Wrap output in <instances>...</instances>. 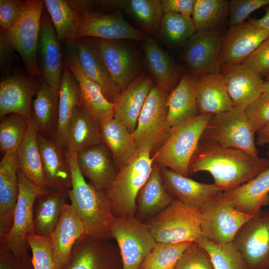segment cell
<instances>
[{
    "label": "cell",
    "instance_id": "obj_1",
    "mask_svg": "<svg viewBox=\"0 0 269 269\" xmlns=\"http://www.w3.org/2000/svg\"><path fill=\"white\" fill-rule=\"evenodd\" d=\"M268 168V159L200 140L190 160L188 175L208 171L214 184L225 192L248 182Z\"/></svg>",
    "mask_w": 269,
    "mask_h": 269
},
{
    "label": "cell",
    "instance_id": "obj_2",
    "mask_svg": "<svg viewBox=\"0 0 269 269\" xmlns=\"http://www.w3.org/2000/svg\"><path fill=\"white\" fill-rule=\"evenodd\" d=\"M65 154L72 176V187L69 191L70 205L83 222L87 235L111 239L110 226L114 216L105 191L86 181L77 164V153L65 151Z\"/></svg>",
    "mask_w": 269,
    "mask_h": 269
},
{
    "label": "cell",
    "instance_id": "obj_3",
    "mask_svg": "<svg viewBox=\"0 0 269 269\" xmlns=\"http://www.w3.org/2000/svg\"><path fill=\"white\" fill-rule=\"evenodd\" d=\"M153 164L150 150L139 147L118 169L105 191L114 217L135 216L137 194L149 177Z\"/></svg>",
    "mask_w": 269,
    "mask_h": 269
},
{
    "label": "cell",
    "instance_id": "obj_4",
    "mask_svg": "<svg viewBox=\"0 0 269 269\" xmlns=\"http://www.w3.org/2000/svg\"><path fill=\"white\" fill-rule=\"evenodd\" d=\"M214 115H199L171 128L168 137L151 156L154 163L188 177L190 160Z\"/></svg>",
    "mask_w": 269,
    "mask_h": 269
},
{
    "label": "cell",
    "instance_id": "obj_5",
    "mask_svg": "<svg viewBox=\"0 0 269 269\" xmlns=\"http://www.w3.org/2000/svg\"><path fill=\"white\" fill-rule=\"evenodd\" d=\"M44 8V0H26L14 25L6 31H0V39L19 54L28 76L37 80L41 78L37 53Z\"/></svg>",
    "mask_w": 269,
    "mask_h": 269
},
{
    "label": "cell",
    "instance_id": "obj_6",
    "mask_svg": "<svg viewBox=\"0 0 269 269\" xmlns=\"http://www.w3.org/2000/svg\"><path fill=\"white\" fill-rule=\"evenodd\" d=\"M202 212L174 199L172 203L146 223L157 243H197L202 238Z\"/></svg>",
    "mask_w": 269,
    "mask_h": 269
},
{
    "label": "cell",
    "instance_id": "obj_7",
    "mask_svg": "<svg viewBox=\"0 0 269 269\" xmlns=\"http://www.w3.org/2000/svg\"><path fill=\"white\" fill-rule=\"evenodd\" d=\"M245 108L234 107L214 114L206 125L200 140L224 147L243 150L259 157L255 141L256 132L245 113Z\"/></svg>",
    "mask_w": 269,
    "mask_h": 269
},
{
    "label": "cell",
    "instance_id": "obj_8",
    "mask_svg": "<svg viewBox=\"0 0 269 269\" xmlns=\"http://www.w3.org/2000/svg\"><path fill=\"white\" fill-rule=\"evenodd\" d=\"M169 94L157 85L153 86L132 133L137 148H148L151 156L170 133L171 128L167 120Z\"/></svg>",
    "mask_w": 269,
    "mask_h": 269
},
{
    "label": "cell",
    "instance_id": "obj_9",
    "mask_svg": "<svg viewBox=\"0 0 269 269\" xmlns=\"http://www.w3.org/2000/svg\"><path fill=\"white\" fill-rule=\"evenodd\" d=\"M110 234L117 243L122 269H139L157 243L146 223L134 216H114Z\"/></svg>",
    "mask_w": 269,
    "mask_h": 269
},
{
    "label": "cell",
    "instance_id": "obj_10",
    "mask_svg": "<svg viewBox=\"0 0 269 269\" xmlns=\"http://www.w3.org/2000/svg\"><path fill=\"white\" fill-rule=\"evenodd\" d=\"M18 196L13 222L9 232L0 240V251H9L17 256L29 254L27 236L34 233L33 207L35 199L42 188L28 179L19 168Z\"/></svg>",
    "mask_w": 269,
    "mask_h": 269
},
{
    "label": "cell",
    "instance_id": "obj_11",
    "mask_svg": "<svg viewBox=\"0 0 269 269\" xmlns=\"http://www.w3.org/2000/svg\"><path fill=\"white\" fill-rule=\"evenodd\" d=\"M82 17L75 39L87 37L114 41L142 40L143 33L128 23L120 13L104 14L91 10L84 0H67Z\"/></svg>",
    "mask_w": 269,
    "mask_h": 269
},
{
    "label": "cell",
    "instance_id": "obj_12",
    "mask_svg": "<svg viewBox=\"0 0 269 269\" xmlns=\"http://www.w3.org/2000/svg\"><path fill=\"white\" fill-rule=\"evenodd\" d=\"M255 216L237 209L220 192L202 213V238L218 245L231 243L242 226Z\"/></svg>",
    "mask_w": 269,
    "mask_h": 269
},
{
    "label": "cell",
    "instance_id": "obj_13",
    "mask_svg": "<svg viewBox=\"0 0 269 269\" xmlns=\"http://www.w3.org/2000/svg\"><path fill=\"white\" fill-rule=\"evenodd\" d=\"M232 243L247 269H269V210L246 222Z\"/></svg>",
    "mask_w": 269,
    "mask_h": 269
},
{
    "label": "cell",
    "instance_id": "obj_14",
    "mask_svg": "<svg viewBox=\"0 0 269 269\" xmlns=\"http://www.w3.org/2000/svg\"><path fill=\"white\" fill-rule=\"evenodd\" d=\"M109 240L85 235L76 242L63 269H122L118 247Z\"/></svg>",
    "mask_w": 269,
    "mask_h": 269
},
{
    "label": "cell",
    "instance_id": "obj_15",
    "mask_svg": "<svg viewBox=\"0 0 269 269\" xmlns=\"http://www.w3.org/2000/svg\"><path fill=\"white\" fill-rule=\"evenodd\" d=\"M269 36L267 31L248 22L231 27L222 40L219 57L220 68L241 64Z\"/></svg>",
    "mask_w": 269,
    "mask_h": 269
},
{
    "label": "cell",
    "instance_id": "obj_16",
    "mask_svg": "<svg viewBox=\"0 0 269 269\" xmlns=\"http://www.w3.org/2000/svg\"><path fill=\"white\" fill-rule=\"evenodd\" d=\"M224 35L218 30L196 32L189 39L184 60L196 76L220 72L219 53Z\"/></svg>",
    "mask_w": 269,
    "mask_h": 269
},
{
    "label": "cell",
    "instance_id": "obj_17",
    "mask_svg": "<svg viewBox=\"0 0 269 269\" xmlns=\"http://www.w3.org/2000/svg\"><path fill=\"white\" fill-rule=\"evenodd\" d=\"M64 62L78 83L83 106L100 125L113 119L115 103L108 101L99 85L85 75L72 43L67 49Z\"/></svg>",
    "mask_w": 269,
    "mask_h": 269
},
{
    "label": "cell",
    "instance_id": "obj_18",
    "mask_svg": "<svg viewBox=\"0 0 269 269\" xmlns=\"http://www.w3.org/2000/svg\"><path fill=\"white\" fill-rule=\"evenodd\" d=\"M165 187L171 195L185 206L203 212L223 190L215 184L196 181L171 169L160 167Z\"/></svg>",
    "mask_w": 269,
    "mask_h": 269
},
{
    "label": "cell",
    "instance_id": "obj_19",
    "mask_svg": "<svg viewBox=\"0 0 269 269\" xmlns=\"http://www.w3.org/2000/svg\"><path fill=\"white\" fill-rule=\"evenodd\" d=\"M71 43L85 75L99 85L108 101L114 103L121 90L114 82L94 39L79 37Z\"/></svg>",
    "mask_w": 269,
    "mask_h": 269
},
{
    "label": "cell",
    "instance_id": "obj_20",
    "mask_svg": "<svg viewBox=\"0 0 269 269\" xmlns=\"http://www.w3.org/2000/svg\"><path fill=\"white\" fill-rule=\"evenodd\" d=\"M40 84V80L14 74L0 83V117L15 113L28 119L31 116L33 98Z\"/></svg>",
    "mask_w": 269,
    "mask_h": 269
},
{
    "label": "cell",
    "instance_id": "obj_21",
    "mask_svg": "<svg viewBox=\"0 0 269 269\" xmlns=\"http://www.w3.org/2000/svg\"><path fill=\"white\" fill-rule=\"evenodd\" d=\"M86 234L85 226L70 204L66 203L50 234L55 269H63L76 242Z\"/></svg>",
    "mask_w": 269,
    "mask_h": 269
},
{
    "label": "cell",
    "instance_id": "obj_22",
    "mask_svg": "<svg viewBox=\"0 0 269 269\" xmlns=\"http://www.w3.org/2000/svg\"><path fill=\"white\" fill-rule=\"evenodd\" d=\"M77 161L83 175L100 190H106L118 171L111 151L103 142L78 152Z\"/></svg>",
    "mask_w": 269,
    "mask_h": 269
},
{
    "label": "cell",
    "instance_id": "obj_23",
    "mask_svg": "<svg viewBox=\"0 0 269 269\" xmlns=\"http://www.w3.org/2000/svg\"><path fill=\"white\" fill-rule=\"evenodd\" d=\"M39 38L41 78L50 87L59 91L64 64L60 42L46 9L42 15Z\"/></svg>",
    "mask_w": 269,
    "mask_h": 269
},
{
    "label": "cell",
    "instance_id": "obj_24",
    "mask_svg": "<svg viewBox=\"0 0 269 269\" xmlns=\"http://www.w3.org/2000/svg\"><path fill=\"white\" fill-rule=\"evenodd\" d=\"M16 152L4 155L0 163V240L10 231L18 196Z\"/></svg>",
    "mask_w": 269,
    "mask_h": 269
},
{
    "label": "cell",
    "instance_id": "obj_25",
    "mask_svg": "<svg viewBox=\"0 0 269 269\" xmlns=\"http://www.w3.org/2000/svg\"><path fill=\"white\" fill-rule=\"evenodd\" d=\"M234 107L246 108L263 93V78L242 64L220 68Z\"/></svg>",
    "mask_w": 269,
    "mask_h": 269
},
{
    "label": "cell",
    "instance_id": "obj_26",
    "mask_svg": "<svg viewBox=\"0 0 269 269\" xmlns=\"http://www.w3.org/2000/svg\"><path fill=\"white\" fill-rule=\"evenodd\" d=\"M152 86L149 76L142 74L134 78L121 91L115 103L114 118L132 134Z\"/></svg>",
    "mask_w": 269,
    "mask_h": 269
},
{
    "label": "cell",
    "instance_id": "obj_27",
    "mask_svg": "<svg viewBox=\"0 0 269 269\" xmlns=\"http://www.w3.org/2000/svg\"><path fill=\"white\" fill-rule=\"evenodd\" d=\"M67 189H41L33 207L34 234L47 236L52 232L59 221L64 205L69 198Z\"/></svg>",
    "mask_w": 269,
    "mask_h": 269
},
{
    "label": "cell",
    "instance_id": "obj_28",
    "mask_svg": "<svg viewBox=\"0 0 269 269\" xmlns=\"http://www.w3.org/2000/svg\"><path fill=\"white\" fill-rule=\"evenodd\" d=\"M195 86L199 115L217 114L234 107L221 72L196 76Z\"/></svg>",
    "mask_w": 269,
    "mask_h": 269
},
{
    "label": "cell",
    "instance_id": "obj_29",
    "mask_svg": "<svg viewBox=\"0 0 269 269\" xmlns=\"http://www.w3.org/2000/svg\"><path fill=\"white\" fill-rule=\"evenodd\" d=\"M37 143L46 187L70 189L71 171L65 151L57 147L51 139L40 133L37 136Z\"/></svg>",
    "mask_w": 269,
    "mask_h": 269
},
{
    "label": "cell",
    "instance_id": "obj_30",
    "mask_svg": "<svg viewBox=\"0 0 269 269\" xmlns=\"http://www.w3.org/2000/svg\"><path fill=\"white\" fill-rule=\"evenodd\" d=\"M64 62L59 90L57 124L51 140L65 151L67 129L76 108L81 104V99L78 83Z\"/></svg>",
    "mask_w": 269,
    "mask_h": 269
},
{
    "label": "cell",
    "instance_id": "obj_31",
    "mask_svg": "<svg viewBox=\"0 0 269 269\" xmlns=\"http://www.w3.org/2000/svg\"><path fill=\"white\" fill-rule=\"evenodd\" d=\"M223 194L238 210L251 215L258 214L263 206L269 204V168Z\"/></svg>",
    "mask_w": 269,
    "mask_h": 269
},
{
    "label": "cell",
    "instance_id": "obj_32",
    "mask_svg": "<svg viewBox=\"0 0 269 269\" xmlns=\"http://www.w3.org/2000/svg\"><path fill=\"white\" fill-rule=\"evenodd\" d=\"M93 39L114 82L122 91L134 79L136 65L132 54L114 41Z\"/></svg>",
    "mask_w": 269,
    "mask_h": 269
},
{
    "label": "cell",
    "instance_id": "obj_33",
    "mask_svg": "<svg viewBox=\"0 0 269 269\" xmlns=\"http://www.w3.org/2000/svg\"><path fill=\"white\" fill-rule=\"evenodd\" d=\"M196 78L190 71L184 73L177 85L170 92L167 120L171 128L199 115L196 99Z\"/></svg>",
    "mask_w": 269,
    "mask_h": 269
},
{
    "label": "cell",
    "instance_id": "obj_34",
    "mask_svg": "<svg viewBox=\"0 0 269 269\" xmlns=\"http://www.w3.org/2000/svg\"><path fill=\"white\" fill-rule=\"evenodd\" d=\"M174 199L164 186L160 167L154 163L149 177L137 195V217L149 219L167 207Z\"/></svg>",
    "mask_w": 269,
    "mask_h": 269
},
{
    "label": "cell",
    "instance_id": "obj_35",
    "mask_svg": "<svg viewBox=\"0 0 269 269\" xmlns=\"http://www.w3.org/2000/svg\"><path fill=\"white\" fill-rule=\"evenodd\" d=\"M101 142L100 124L81 103L76 108L69 124L64 151L77 153Z\"/></svg>",
    "mask_w": 269,
    "mask_h": 269
},
{
    "label": "cell",
    "instance_id": "obj_36",
    "mask_svg": "<svg viewBox=\"0 0 269 269\" xmlns=\"http://www.w3.org/2000/svg\"><path fill=\"white\" fill-rule=\"evenodd\" d=\"M39 89L33 100L31 118L36 124L39 133L44 137L54 134L58 117L59 91L47 85L40 78Z\"/></svg>",
    "mask_w": 269,
    "mask_h": 269
},
{
    "label": "cell",
    "instance_id": "obj_37",
    "mask_svg": "<svg viewBox=\"0 0 269 269\" xmlns=\"http://www.w3.org/2000/svg\"><path fill=\"white\" fill-rule=\"evenodd\" d=\"M38 134L37 126L30 118L25 135L16 154L19 168L28 179L42 189L46 186L37 143Z\"/></svg>",
    "mask_w": 269,
    "mask_h": 269
},
{
    "label": "cell",
    "instance_id": "obj_38",
    "mask_svg": "<svg viewBox=\"0 0 269 269\" xmlns=\"http://www.w3.org/2000/svg\"><path fill=\"white\" fill-rule=\"evenodd\" d=\"M144 50L146 65L157 85L171 92L180 80L177 67L154 40H146Z\"/></svg>",
    "mask_w": 269,
    "mask_h": 269
},
{
    "label": "cell",
    "instance_id": "obj_39",
    "mask_svg": "<svg viewBox=\"0 0 269 269\" xmlns=\"http://www.w3.org/2000/svg\"><path fill=\"white\" fill-rule=\"evenodd\" d=\"M101 133L102 142L111 151L119 169L138 148L132 134L115 118L101 125Z\"/></svg>",
    "mask_w": 269,
    "mask_h": 269
},
{
    "label": "cell",
    "instance_id": "obj_40",
    "mask_svg": "<svg viewBox=\"0 0 269 269\" xmlns=\"http://www.w3.org/2000/svg\"><path fill=\"white\" fill-rule=\"evenodd\" d=\"M45 8L51 18L58 40L72 42L82 17L65 0H44Z\"/></svg>",
    "mask_w": 269,
    "mask_h": 269
},
{
    "label": "cell",
    "instance_id": "obj_41",
    "mask_svg": "<svg viewBox=\"0 0 269 269\" xmlns=\"http://www.w3.org/2000/svg\"><path fill=\"white\" fill-rule=\"evenodd\" d=\"M229 0H195L192 20L196 32L216 30L228 13Z\"/></svg>",
    "mask_w": 269,
    "mask_h": 269
},
{
    "label": "cell",
    "instance_id": "obj_42",
    "mask_svg": "<svg viewBox=\"0 0 269 269\" xmlns=\"http://www.w3.org/2000/svg\"><path fill=\"white\" fill-rule=\"evenodd\" d=\"M29 119L15 113L0 118V149L4 153L16 152L27 129Z\"/></svg>",
    "mask_w": 269,
    "mask_h": 269
},
{
    "label": "cell",
    "instance_id": "obj_43",
    "mask_svg": "<svg viewBox=\"0 0 269 269\" xmlns=\"http://www.w3.org/2000/svg\"><path fill=\"white\" fill-rule=\"evenodd\" d=\"M192 242L157 243L141 263L139 269H173Z\"/></svg>",
    "mask_w": 269,
    "mask_h": 269
},
{
    "label": "cell",
    "instance_id": "obj_44",
    "mask_svg": "<svg viewBox=\"0 0 269 269\" xmlns=\"http://www.w3.org/2000/svg\"><path fill=\"white\" fill-rule=\"evenodd\" d=\"M124 6L149 33L155 34L160 28L164 12L159 0H130Z\"/></svg>",
    "mask_w": 269,
    "mask_h": 269
},
{
    "label": "cell",
    "instance_id": "obj_45",
    "mask_svg": "<svg viewBox=\"0 0 269 269\" xmlns=\"http://www.w3.org/2000/svg\"><path fill=\"white\" fill-rule=\"evenodd\" d=\"M197 243L208 252L214 269H247L232 243L221 246L202 238Z\"/></svg>",
    "mask_w": 269,
    "mask_h": 269
},
{
    "label": "cell",
    "instance_id": "obj_46",
    "mask_svg": "<svg viewBox=\"0 0 269 269\" xmlns=\"http://www.w3.org/2000/svg\"><path fill=\"white\" fill-rule=\"evenodd\" d=\"M160 29L166 39L173 43L184 41L196 32L192 18L172 12L164 13Z\"/></svg>",
    "mask_w": 269,
    "mask_h": 269
},
{
    "label": "cell",
    "instance_id": "obj_47",
    "mask_svg": "<svg viewBox=\"0 0 269 269\" xmlns=\"http://www.w3.org/2000/svg\"><path fill=\"white\" fill-rule=\"evenodd\" d=\"M27 241L31 252L34 269H55L49 236L29 235Z\"/></svg>",
    "mask_w": 269,
    "mask_h": 269
},
{
    "label": "cell",
    "instance_id": "obj_48",
    "mask_svg": "<svg viewBox=\"0 0 269 269\" xmlns=\"http://www.w3.org/2000/svg\"><path fill=\"white\" fill-rule=\"evenodd\" d=\"M173 269H214L208 252L196 242L184 251Z\"/></svg>",
    "mask_w": 269,
    "mask_h": 269
},
{
    "label": "cell",
    "instance_id": "obj_49",
    "mask_svg": "<svg viewBox=\"0 0 269 269\" xmlns=\"http://www.w3.org/2000/svg\"><path fill=\"white\" fill-rule=\"evenodd\" d=\"M269 5V0H231L228 7L229 23L234 27L244 22L253 11Z\"/></svg>",
    "mask_w": 269,
    "mask_h": 269
},
{
    "label": "cell",
    "instance_id": "obj_50",
    "mask_svg": "<svg viewBox=\"0 0 269 269\" xmlns=\"http://www.w3.org/2000/svg\"><path fill=\"white\" fill-rule=\"evenodd\" d=\"M245 111L253 130L258 132L269 123V94L263 92Z\"/></svg>",
    "mask_w": 269,
    "mask_h": 269
},
{
    "label": "cell",
    "instance_id": "obj_51",
    "mask_svg": "<svg viewBox=\"0 0 269 269\" xmlns=\"http://www.w3.org/2000/svg\"><path fill=\"white\" fill-rule=\"evenodd\" d=\"M241 64L263 78L269 74V36Z\"/></svg>",
    "mask_w": 269,
    "mask_h": 269
},
{
    "label": "cell",
    "instance_id": "obj_52",
    "mask_svg": "<svg viewBox=\"0 0 269 269\" xmlns=\"http://www.w3.org/2000/svg\"><path fill=\"white\" fill-rule=\"evenodd\" d=\"M26 0H0V31L11 28L20 17Z\"/></svg>",
    "mask_w": 269,
    "mask_h": 269
},
{
    "label": "cell",
    "instance_id": "obj_53",
    "mask_svg": "<svg viewBox=\"0 0 269 269\" xmlns=\"http://www.w3.org/2000/svg\"><path fill=\"white\" fill-rule=\"evenodd\" d=\"M0 269H34L31 255L17 256L9 251H0Z\"/></svg>",
    "mask_w": 269,
    "mask_h": 269
},
{
    "label": "cell",
    "instance_id": "obj_54",
    "mask_svg": "<svg viewBox=\"0 0 269 269\" xmlns=\"http://www.w3.org/2000/svg\"><path fill=\"white\" fill-rule=\"evenodd\" d=\"M163 11L175 12L192 18L195 0H161Z\"/></svg>",
    "mask_w": 269,
    "mask_h": 269
},
{
    "label": "cell",
    "instance_id": "obj_55",
    "mask_svg": "<svg viewBox=\"0 0 269 269\" xmlns=\"http://www.w3.org/2000/svg\"><path fill=\"white\" fill-rule=\"evenodd\" d=\"M248 22L264 29L269 33V6L267 8L265 14L263 16L259 18H250Z\"/></svg>",
    "mask_w": 269,
    "mask_h": 269
},
{
    "label": "cell",
    "instance_id": "obj_56",
    "mask_svg": "<svg viewBox=\"0 0 269 269\" xmlns=\"http://www.w3.org/2000/svg\"><path fill=\"white\" fill-rule=\"evenodd\" d=\"M257 133L256 144L259 146L269 145V123Z\"/></svg>",
    "mask_w": 269,
    "mask_h": 269
},
{
    "label": "cell",
    "instance_id": "obj_57",
    "mask_svg": "<svg viewBox=\"0 0 269 269\" xmlns=\"http://www.w3.org/2000/svg\"><path fill=\"white\" fill-rule=\"evenodd\" d=\"M263 92L269 94V80H265L263 85Z\"/></svg>",
    "mask_w": 269,
    "mask_h": 269
},
{
    "label": "cell",
    "instance_id": "obj_58",
    "mask_svg": "<svg viewBox=\"0 0 269 269\" xmlns=\"http://www.w3.org/2000/svg\"><path fill=\"white\" fill-rule=\"evenodd\" d=\"M267 155H268V159L269 160V148H268V151H267Z\"/></svg>",
    "mask_w": 269,
    "mask_h": 269
},
{
    "label": "cell",
    "instance_id": "obj_59",
    "mask_svg": "<svg viewBox=\"0 0 269 269\" xmlns=\"http://www.w3.org/2000/svg\"><path fill=\"white\" fill-rule=\"evenodd\" d=\"M265 80H269V74L265 78Z\"/></svg>",
    "mask_w": 269,
    "mask_h": 269
}]
</instances>
